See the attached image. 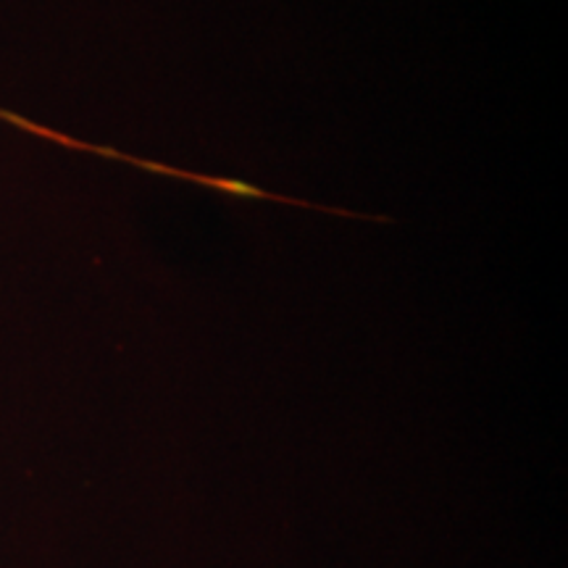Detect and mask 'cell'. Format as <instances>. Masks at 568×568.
Listing matches in <instances>:
<instances>
[]
</instances>
